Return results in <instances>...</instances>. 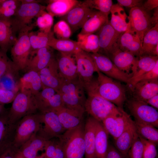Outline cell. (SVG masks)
<instances>
[{
  "mask_svg": "<svg viewBox=\"0 0 158 158\" xmlns=\"http://www.w3.org/2000/svg\"><path fill=\"white\" fill-rule=\"evenodd\" d=\"M118 4L121 6L131 8L137 7L141 6L143 1L141 0H117Z\"/></svg>",
  "mask_w": 158,
  "mask_h": 158,
  "instance_id": "51",
  "label": "cell"
},
{
  "mask_svg": "<svg viewBox=\"0 0 158 158\" xmlns=\"http://www.w3.org/2000/svg\"><path fill=\"white\" fill-rule=\"evenodd\" d=\"M6 52L0 49V78L8 75L14 78L17 77L19 71L12 60Z\"/></svg>",
  "mask_w": 158,
  "mask_h": 158,
  "instance_id": "40",
  "label": "cell"
},
{
  "mask_svg": "<svg viewBox=\"0 0 158 158\" xmlns=\"http://www.w3.org/2000/svg\"><path fill=\"white\" fill-rule=\"evenodd\" d=\"M83 1L90 8L97 10L108 16L113 4L111 0H86Z\"/></svg>",
  "mask_w": 158,
  "mask_h": 158,
  "instance_id": "45",
  "label": "cell"
},
{
  "mask_svg": "<svg viewBox=\"0 0 158 158\" xmlns=\"http://www.w3.org/2000/svg\"><path fill=\"white\" fill-rule=\"evenodd\" d=\"M110 13L111 17L110 23L117 32L122 34L130 29L128 16L122 6L118 4H113Z\"/></svg>",
  "mask_w": 158,
  "mask_h": 158,
  "instance_id": "28",
  "label": "cell"
},
{
  "mask_svg": "<svg viewBox=\"0 0 158 158\" xmlns=\"http://www.w3.org/2000/svg\"><path fill=\"white\" fill-rule=\"evenodd\" d=\"M85 109L90 116L101 123L108 117L121 114L124 111L104 98L92 95H88Z\"/></svg>",
  "mask_w": 158,
  "mask_h": 158,
  "instance_id": "4",
  "label": "cell"
},
{
  "mask_svg": "<svg viewBox=\"0 0 158 158\" xmlns=\"http://www.w3.org/2000/svg\"><path fill=\"white\" fill-rule=\"evenodd\" d=\"M139 136L157 145L158 142V130L154 126L137 121H133Z\"/></svg>",
  "mask_w": 158,
  "mask_h": 158,
  "instance_id": "39",
  "label": "cell"
},
{
  "mask_svg": "<svg viewBox=\"0 0 158 158\" xmlns=\"http://www.w3.org/2000/svg\"><path fill=\"white\" fill-rule=\"evenodd\" d=\"M38 72L43 87L59 90L64 79L59 73L57 62L54 57Z\"/></svg>",
  "mask_w": 158,
  "mask_h": 158,
  "instance_id": "18",
  "label": "cell"
},
{
  "mask_svg": "<svg viewBox=\"0 0 158 158\" xmlns=\"http://www.w3.org/2000/svg\"><path fill=\"white\" fill-rule=\"evenodd\" d=\"M117 44L121 50L130 53L136 57L139 56L142 42L138 35L131 29H130L121 34Z\"/></svg>",
  "mask_w": 158,
  "mask_h": 158,
  "instance_id": "24",
  "label": "cell"
},
{
  "mask_svg": "<svg viewBox=\"0 0 158 158\" xmlns=\"http://www.w3.org/2000/svg\"><path fill=\"white\" fill-rule=\"evenodd\" d=\"M22 4H30L39 3L41 1L37 0H20Z\"/></svg>",
  "mask_w": 158,
  "mask_h": 158,
  "instance_id": "57",
  "label": "cell"
},
{
  "mask_svg": "<svg viewBox=\"0 0 158 158\" xmlns=\"http://www.w3.org/2000/svg\"><path fill=\"white\" fill-rule=\"evenodd\" d=\"M47 141L37 133L34 134L18 151L25 158H35L38 152L44 149Z\"/></svg>",
  "mask_w": 158,
  "mask_h": 158,
  "instance_id": "32",
  "label": "cell"
},
{
  "mask_svg": "<svg viewBox=\"0 0 158 158\" xmlns=\"http://www.w3.org/2000/svg\"><path fill=\"white\" fill-rule=\"evenodd\" d=\"M18 91L6 90L0 87V103L4 104L12 102Z\"/></svg>",
  "mask_w": 158,
  "mask_h": 158,
  "instance_id": "49",
  "label": "cell"
},
{
  "mask_svg": "<svg viewBox=\"0 0 158 158\" xmlns=\"http://www.w3.org/2000/svg\"><path fill=\"white\" fill-rule=\"evenodd\" d=\"M15 158H25L22 155L21 153L18 150L16 153L15 156Z\"/></svg>",
  "mask_w": 158,
  "mask_h": 158,
  "instance_id": "59",
  "label": "cell"
},
{
  "mask_svg": "<svg viewBox=\"0 0 158 158\" xmlns=\"http://www.w3.org/2000/svg\"><path fill=\"white\" fill-rule=\"evenodd\" d=\"M138 137L134 121L131 118L125 130L115 140V147L124 156L128 157L129 150Z\"/></svg>",
  "mask_w": 158,
  "mask_h": 158,
  "instance_id": "23",
  "label": "cell"
},
{
  "mask_svg": "<svg viewBox=\"0 0 158 158\" xmlns=\"http://www.w3.org/2000/svg\"><path fill=\"white\" fill-rule=\"evenodd\" d=\"M21 4L20 0H0V19L12 18Z\"/></svg>",
  "mask_w": 158,
  "mask_h": 158,
  "instance_id": "42",
  "label": "cell"
},
{
  "mask_svg": "<svg viewBox=\"0 0 158 158\" xmlns=\"http://www.w3.org/2000/svg\"><path fill=\"white\" fill-rule=\"evenodd\" d=\"M158 78V62L152 69L141 76L136 83L139 81L154 80H157Z\"/></svg>",
  "mask_w": 158,
  "mask_h": 158,
  "instance_id": "50",
  "label": "cell"
},
{
  "mask_svg": "<svg viewBox=\"0 0 158 158\" xmlns=\"http://www.w3.org/2000/svg\"><path fill=\"white\" fill-rule=\"evenodd\" d=\"M80 49L92 53L97 52L99 46V38L96 34H91L77 35V41Z\"/></svg>",
  "mask_w": 158,
  "mask_h": 158,
  "instance_id": "38",
  "label": "cell"
},
{
  "mask_svg": "<svg viewBox=\"0 0 158 158\" xmlns=\"http://www.w3.org/2000/svg\"><path fill=\"white\" fill-rule=\"evenodd\" d=\"M46 8V6L39 3L21 4L12 18L18 32H19L23 29L30 25L29 24L32 19Z\"/></svg>",
  "mask_w": 158,
  "mask_h": 158,
  "instance_id": "14",
  "label": "cell"
},
{
  "mask_svg": "<svg viewBox=\"0 0 158 158\" xmlns=\"http://www.w3.org/2000/svg\"><path fill=\"white\" fill-rule=\"evenodd\" d=\"M158 6V0H147L143 3L141 6L145 10L149 12Z\"/></svg>",
  "mask_w": 158,
  "mask_h": 158,
  "instance_id": "54",
  "label": "cell"
},
{
  "mask_svg": "<svg viewBox=\"0 0 158 158\" xmlns=\"http://www.w3.org/2000/svg\"><path fill=\"white\" fill-rule=\"evenodd\" d=\"M150 13L145 10L141 6L131 8L129 11L128 17L130 29L138 35L142 42L145 34L154 26Z\"/></svg>",
  "mask_w": 158,
  "mask_h": 158,
  "instance_id": "12",
  "label": "cell"
},
{
  "mask_svg": "<svg viewBox=\"0 0 158 158\" xmlns=\"http://www.w3.org/2000/svg\"><path fill=\"white\" fill-rule=\"evenodd\" d=\"M73 56L77 65L78 79L85 90L93 80L94 73L98 70L90 53L80 50Z\"/></svg>",
  "mask_w": 158,
  "mask_h": 158,
  "instance_id": "9",
  "label": "cell"
},
{
  "mask_svg": "<svg viewBox=\"0 0 158 158\" xmlns=\"http://www.w3.org/2000/svg\"><path fill=\"white\" fill-rule=\"evenodd\" d=\"M144 147V144L138 136L128 151V158H143Z\"/></svg>",
  "mask_w": 158,
  "mask_h": 158,
  "instance_id": "47",
  "label": "cell"
},
{
  "mask_svg": "<svg viewBox=\"0 0 158 158\" xmlns=\"http://www.w3.org/2000/svg\"><path fill=\"white\" fill-rule=\"evenodd\" d=\"M158 62V56L145 55L138 57L132 76L127 84L128 87L135 84L141 76L152 69Z\"/></svg>",
  "mask_w": 158,
  "mask_h": 158,
  "instance_id": "27",
  "label": "cell"
},
{
  "mask_svg": "<svg viewBox=\"0 0 158 158\" xmlns=\"http://www.w3.org/2000/svg\"><path fill=\"white\" fill-rule=\"evenodd\" d=\"M133 98L145 102L158 94V80L139 81L129 87Z\"/></svg>",
  "mask_w": 158,
  "mask_h": 158,
  "instance_id": "21",
  "label": "cell"
},
{
  "mask_svg": "<svg viewBox=\"0 0 158 158\" xmlns=\"http://www.w3.org/2000/svg\"><path fill=\"white\" fill-rule=\"evenodd\" d=\"M47 46L60 53L74 55L81 50L78 42L70 39H59L54 36L49 40Z\"/></svg>",
  "mask_w": 158,
  "mask_h": 158,
  "instance_id": "36",
  "label": "cell"
},
{
  "mask_svg": "<svg viewBox=\"0 0 158 158\" xmlns=\"http://www.w3.org/2000/svg\"><path fill=\"white\" fill-rule=\"evenodd\" d=\"M59 91L64 107L84 114L85 91L78 78L72 80L64 79Z\"/></svg>",
  "mask_w": 158,
  "mask_h": 158,
  "instance_id": "3",
  "label": "cell"
},
{
  "mask_svg": "<svg viewBox=\"0 0 158 158\" xmlns=\"http://www.w3.org/2000/svg\"><path fill=\"white\" fill-rule=\"evenodd\" d=\"M19 90L29 92L34 95L40 91L43 86L38 72L30 71L19 79L18 84Z\"/></svg>",
  "mask_w": 158,
  "mask_h": 158,
  "instance_id": "29",
  "label": "cell"
},
{
  "mask_svg": "<svg viewBox=\"0 0 158 158\" xmlns=\"http://www.w3.org/2000/svg\"><path fill=\"white\" fill-rule=\"evenodd\" d=\"M54 16L51 14L44 10L36 17V24L40 30L45 33L51 31V28L54 23Z\"/></svg>",
  "mask_w": 158,
  "mask_h": 158,
  "instance_id": "44",
  "label": "cell"
},
{
  "mask_svg": "<svg viewBox=\"0 0 158 158\" xmlns=\"http://www.w3.org/2000/svg\"><path fill=\"white\" fill-rule=\"evenodd\" d=\"M34 96L37 110L40 113L56 111L63 106L59 91L53 88L43 87Z\"/></svg>",
  "mask_w": 158,
  "mask_h": 158,
  "instance_id": "11",
  "label": "cell"
},
{
  "mask_svg": "<svg viewBox=\"0 0 158 158\" xmlns=\"http://www.w3.org/2000/svg\"><path fill=\"white\" fill-rule=\"evenodd\" d=\"M95 119L90 116L85 123V158H97L95 146Z\"/></svg>",
  "mask_w": 158,
  "mask_h": 158,
  "instance_id": "31",
  "label": "cell"
},
{
  "mask_svg": "<svg viewBox=\"0 0 158 158\" xmlns=\"http://www.w3.org/2000/svg\"><path fill=\"white\" fill-rule=\"evenodd\" d=\"M83 121L75 128L66 130L57 137L63 158H84L85 152Z\"/></svg>",
  "mask_w": 158,
  "mask_h": 158,
  "instance_id": "2",
  "label": "cell"
},
{
  "mask_svg": "<svg viewBox=\"0 0 158 158\" xmlns=\"http://www.w3.org/2000/svg\"><path fill=\"white\" fill-rule=\"evenodd\" d=\"M44 150L46 158H63V152L58 138L47 141Z\"/></svg>",
  "mask_w": 158,
  "mask_h": 158,
  "instance_id": "43",
  "label": "cell"
},
{
  "mask_svg": "<svg viewBox=\"0 0 158 158\" xmlns=\"http://www.w3.org/2000/svg\"><path fill=\"white\" fill-rule=\"evenodd\" d=\"M56 111L60 122L66 130L75 128L83 121L84 113L63 106Z\"/></svg>",
  "mask_w": 158,
  "mask_h": 158,
  "instance_id": "30",
  "label": "cell"
},
{
  "mask_svg": "<svg viewBox=\"0 0 158 158\" xmlns=\"http://www.w3.org/2000/svg\"><path fill=\"white\" fill-rule=\"evenodd\" d=\"M95 11L89 8L83 1H80L66 14L60 17V20L68 24L73 33L82 28Z\"/></svg>",
  "mask_w": 158,
  "mask_h": 158,
  "instance_id": "13",
  "label": "cell"
},
{
  "mask_svg": "<svg viewBox=\"0 0 158 158\" xmlns=\"http://www.w3.org/2000/svg\"><path fill=\"white\" fill-rule=\"evenodd\" d=\"M95 146L96 157L105 158L109 146V134L101 122L95 119Z\"/></svg>",
  "mask_w": 158,
  "mask_h": 158,
  "instance_id": "33",
  "label": "cell"
},
{
  "mask_svg": "<svg viewBox=\"0 0 158 158\" xmlns=\"http://www.w3.org/2000/svg\"><path fill=\"white\" fill-rule=\"evenodd\" d=\"M157 45L158 23L148 30L145 34L139 56L145 55L152 56L154 49Z\"/></svg>",
  "mask_w": 158,
  "mask_h": 158,
  "instance_id": "37",
  "label": "cell"
},
{
  "mask_svg": "<svg viewBox=\"0 0 158 158\" xmlns=\"http://www.w3.org/2000/svg\"><path fill=\"white\" fill-rule=\"evenodd\" d=\"M131 118L124 111L121 114L108 117L102 123L108 133L115 140L125 130Z\"/></svg>",
  "mask_w": 158,
  "mask_h": 158,
  "instance_id": "20",
  "label": "cell"
},
{
  "mask_svg": "<svg viewBox=\"0 0 158 158\" xmlns=\"http://www.w3.org/2000/svg\"><path fill=\"white\" fill-rule=\"evenodd\" d=\"M54 58L52 48L48 46L33 50L25 71H33L38 72L46 66Z\"/></svg>",
  "mask_w": 158,
  "mask_h": 158,
  "instance_id": "19",
  "label": "cell"
},
{
  "mask_svg": "<svg viewBox=\"0 0 158 158\" xmlns=\"http://www.w3.org/2000/svg\"><path fill=\"white\" fill-rule=\"evenodd\" d=\"M18 150L13 146L10 147L0 152V158H15Z\"/></svg>",
  "mask_w": 158,
  "mask_h": 158,
  "instance_id": "53",
  "label": "cell"
},
{
  "mask_svg": "<svg viewBox=\"0 0 158 158\" xmlns=\"http://www.w3.org/2000/svg\"><path fill=\"white\" fill-rule=\"evenodd\" d=\"M80 2L76 0H48L46 10L54 17H60L66 14Z\"/></svg>",
  "mask_w": 158,
  "mask_h": 158,
  "instance_id": "35",
  "label": "cell"
},
{
  "mask_svg": "<svg viewBox=\"0 0 158 158\" xmlns=\"http://www.w3.org/2000/svg\"><path fill=\"white\" fill-rule=\"evenodd\" d=\"M8 111L5 107L4 104L0 103V115L6 113Z\"/></svg>",
  "mask_w": 158,
  "mask_h": 158,
  "instance_id": "58",
  "label": "cell"
},
{
  "mask_svg": "<svg viewBox=\"0 0 158 158\" xmlns=\"http://www.w3.org/2000/svg\"><path fill=\"white\" fill-rule=\"evenodd\" d=\"M18 32L12 18L0 19V49L7 53L16 41Z\"/></svg>",
  "mask_w": 158,
  "mask_h": 158,
  "instance_id": "22",
  "label": "cell"
},
{
  "mask_svg": "<svg viewBox=\"0 0 158 158\" xmlns=\"http://www.w3.org/2000/svg\"><path fill=\"white\" fill-rule=\"evenodd\" d=\"M74 55L59 53L56 59L59 73L64 79L78 78L77 67Z\"/></svg>",
  "mask_w": 158,
  "mask_h": 158,
  "instance_id": "26",
  "label": "cell"
},
{
  "mask_svg": "<svg viewBox=\"0 0 158 158\" xmlns=\"http://www.w3.org/2000/svg\"><path fill=\"white\" fill-rule=\"evenodd\" d=\"M127 107L135 121L158 127V113L146 102L132 98L127 101Z\"/></svg>",
  "mask_w": 158,
  "mask_h": 158,
  "instance_id": "8",
  "label": "cell"
},
{
  "mask_svg": "<svg viewBox=\"0 0 158 158\" xmlns=\"http://www.w3.org/2000/svg\"><path fill=\"white\" fill-rule=\"evenodd\" d=\"M42 124L37 133L47 141L57 138L66 130L61 125L56 111L40 113Z\"/></svg>",
  "mask_w": 158,
  "mask_h": 158,
  "instance_id": "10",
  "label": "cell"
},
{
  "mask_svg": "<svg viewBox=\"0 0 158 158\" xmlns=\"http://www.w3.org/2000/svg\"><path fill=\"white\" fill-rule=\"evenodd\" d=\"M8 112L0 115V152L13 146L18 123H13L11 122L8 117Z\"/></svg>",
  "mask_w": 158,
  "mask_h": 158,
  "instance_id": "25",
  "label": "cell"
},
{
  "mask_svg": "<svg viewBox=\"0 0 158 158\" xmlns=\"http://www.w3.org/2000/svg\"><path fill=\"white\" fill-rule=\"evenodd\" d=\"M98 77L93 78L85 90L88 95L101 97L123 109L126 100L125 87L120 82L114 80L102 73L97 72Z\"/></svg>",
  "mask_w": 158,
  "mask_h": 158,
  "instance_id": "1",
  "label": "cell"
},
{
  "mask_svg": "<svg viewBox=\"0 0 158 158\" xmlns=\"http://www.w3.org/2000/svg\"><path fill=\"white\" fill-rule=\"evenodd\" d=\"M151 19L152 23L154 26L158 23V6L154 9L152 15L151 16Z\"/></svg>",
  "mask_w": 158,
  "mask_h": 158,
  "instance_id": "56",
  "label": "cell"
},
{
  "mask_svg": "<svg viewBox=\"0 0 158 158\" xmlns=\"http://www.w3.org/2000/svg\"><path fill=\"white\" fill-rule=\"evenodd\" d=\"M90 54L99 71L112 78L129 83L131 76L119 70L108 57L98 52Z\"/></svg>",
  "mask_w": 158,
  "mask_h": 158,
  "instance_id": "15",
  "label": "cell"
},
{
  "mask_svg": "<svg viewBox=\"0 0 158 158\" xmlns=\"http://www.w3.org/2000/svg\"><path fill=\"white\" fill-rule=\"evenodd\" d=\"M97 32L96 35L98 37L99 46L97 52L108 57L112 50L117 44L121 34L114 30L109 20Z\"/></svg>",
  "mask_w": 158,
  "mask_h": 158,
  "instance_id": "16",
  "label": "cell"
},
{
  "mask_svg": "<svg viewBox=\"0 0 158 158\" xmlns=\"http://www.w3.org/2000/svg\"><path fill=\"white\" fill-rule=\"evenodd\" d=\"M8 112V117L11 122L17 123L23 117L37 113L38 110L34 95L24 90L18 91Z\"/></svg>",
  "mask_w": 158,
  "mask_h": 158,
  "instance_id": "6",
  "label": "cell"
},
{
  "mask_svg": "<svg viewBox=\"0 0 158 158\" xmlns=\"http://www.w3.org/2000/svg\"><path fill=\"white\" fill-rule=\"evenodd\" d=\"M146 102L152 107L158 109V94L152 97L147 100Z\"/></svg>",
  "mask_w": 158,
  "mask_h": 158,
  "instance_id": "55",
  "label": "cell"
},
{
  "mask_svg": "<svg viewBox=\"0 0 158 158\" xmlns=\"http://www.w3.org/2000/svg\"><path fill=\"white\" fill-rule=\"evenodd\" d=\"M53 32L57 38L59 39H69L72 33L68 24L62 20H60L54 25Z\"/></svg>",
  "mask_w": 158,
  "mask_h": 158,
  "instance_id": "46",
  "label": "cell"
},
{
  "mask_svg": "<svg viewBox=\"0 0 158 158\" xmlns=\"http://www.w3.org/2000/svg\"><path fill=\"white\" fill-rule=\"evenodd\" d=\"M139 136L144 145L143 158H157V145Z\"/></svg>",
  "mask_w": 158,
  "mask_h": 158,
  "instance_id": "48",
  "label": "cell"
},
{
  "mask_svg": "<svg viewBox=\"0 0 158 158\" xmlns=\"http://www.w3.org/2000/svg\"><path fill=\"white\" fill-rule=\"evenodd\" d=\"M107 57L119 70L131 77L138 57L130 53L121 50L118 47V44Z\"/></svg>",
  "mask_w": 158,
  "mask_h": 158,
  "instance_id": "17",
  "label": "cell"
},
{
  "mask_svg": "<svg viewBox=\"0 0 158 158\" xmlns=\"http://www.w3.org/2000/svg\"><path fill=\"white\" fill-rule=\"evenodd\" d=\"M109 21L108 16L98 11H95L85 22L79 33L87 35L97 32Z\"/></svg>",
  "mask_w": 158,
  "mask_h": 158,
  "instance_id": "34",
  "label": "cell"
},
{
  "mask_svg": "<svg viewBox=\"0 0 158 158\" xmlns=\"http://www.w3.org/2000/svg\"><path fill=\"white\" fill-rule=\"evenodd\" d=\"M105 158H128L125 157L115 147L111 145L108 146Z\"/></svg>",
  "mask_w": 158,
  "mask_h": 158,
  "instance_id": "52",
  "label": "cell"
},
{
  "mask_svg": "<svg viewBox=\"0 0 158 158\" xmlns=\"http://www.w3.org/2000/svg\"><path fill=\"white\" fill-rule=\"evenodd\" d=\"M33 27L30 25L19 31L17 40L11 48L12 61L19 71H25L29 61L32 49L29 33Z\"/></svg>",
  "mask_w": 158,
  "mask_h": 158,
  "instance_id": "5",
  "label": "cell"
},
{
  "mask_svg": "<svg viewBox=\"0 0 158 158\" xmlns=\"http://www.w3.org/2000/svg\"><path fill=\"white\" fill-rule=\"evenodd\" d=\"M41 122L40 113L25 116L17 123L16 127L13 147L20 148L40 130Z\"/></svg>",
  "mask_w": 158,
  "mask_h": 158,
  "instance_id": "7",
  "label": "cell"
},
{
  "mask_svg": "<svg viewBox=\"0 0 158 158\" xmlns=\"http://www.w3.org/2000/svg\"><path fill=\"white\" fill-rule=\"evenodd\" d=\"M35 158H46L44 156V153H43L41 155L37 156Z\"/></svg>",
  "mask_w": 158,
  "mask_h": 158,
  "instance_id": "60",
  "label": "cell"
},
{
  "mask_svg": "<svg viewBox=\"0 0 158 158\" xmlns=\"http://www.w3.org/2000/svg\"><path fill=\"white\" fill-rule=\"evenodd\" d=\"M54 36L52 31L48 33L40 31L37 33L30 32L29 37L32 49L37 50L47 46L49 40Z\"/></svg>",
  "mask_w": 158,
  "mask_h": 158,
  "instance_id": "41",
  "label": "cell"
}]
</instances>
